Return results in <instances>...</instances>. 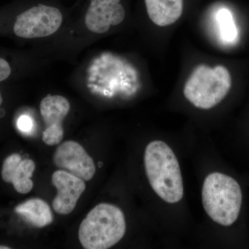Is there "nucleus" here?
<instances>
[{"label": "nucleus", "instance_id": "6", "mask_svg": "<svg viewBox=\"0 0 249 249\" xmlns=\"http://www.w3.org/2000/svg\"><path fill=\"white\" fill-rule=\"evenodd\" d=\"M54 164L84 181H89L94 176L96 167L84 147L73 141L62 142L55 150Z\"/></svg>", "mask_w": 249, "mask_h": 249}, {"label": "nucleus", "instance_id": "7", "mask_svg": "<svg viewBox=\"0 0 249 249\" xmlns=\"http://www.w3.org/2000/svg\"><path fill=\"white\" fill-rule=\"evenodd\" d=\"M40 109L46 125L42 141L51 146L60 143L64 137L62 121L70 111V102L63 96L48 95L41 101Z\"/></svg>", "mask_w": 249, "mask_h": 249}, {"label": "nucleus", "instance_id": "5", "mask_svg": "<svg viewBox=\"0 0 249 249\" xmlns=\"http://www.w3.org/2000/svg\"><path fill=\"white\" fill-rule=\"evenodd\" d=\"M62 22L60 10L39 5L18 16L14 32L18 37L33 39L47 37L58 30Z\"/></svg>", "mask_w": 249, "mask_h": 249}, {"label": "nucleus", "instance_id": "10", "mask_svg": "<svg viewBox=\"0 0 249 249\" xmlns=\"http://www.w3.org/2000/svg\"><path fill=\"white\" fill-rule=\"evenodd\" d=\"M35 169L34 160L29 159L22 160L19 154H13L4 160L1 177L5 182L13 183L18 193L27 194L34 187L31 178Z\"/></svg>", "mask_w": 249, "mask_h": 249}, {"label": "nucleus", "instance_id": "2", "mask_svg": "<svg viewBox=\"0 0 249 249\" xmlns=\"http://www.w3.org/2000/svg\"><path fill=\"white\" fill-rule=\"evenodd\" d=\"M125 231L123 211L114 205L101 203L83 219L78 230V238L84 249H107L116 245Z\"/></svg>", "mask_w": 249, "mask_h": 249}, {"label": "nucleus", "instance_id": "9", "mask_svg": "<svg viewBox=\"0 0 249 249\" xmlns=\"http://www.w3.org/2000/svg\"><path fill=\"white\" fill-rule=\"evenodd\" d=\"M121 0H92L85 16V24L91 32L105 34L111 26L124 21L125 12Z\"/></svg>", "mask_w": 249, "mask_h": 249}, {"label": "nucleus", "instance_id": "3", "mask_svg": "<svg viewBox=\"0 0 249 249\" xmlns=\"http://www.w3.org/2000/svg\"><path fill=\"white\" fill-rule=\"evenodd\" d=\"M205 211L214 222L229 227L236 222L242 203L240 186L235 179L221 173L210 174L202 188Z\"/></svg>", "mask_w": 249, "mask_h": 249}, {"label": "nucleus", "instance_id": "15", "mask_svg": "<svg viewBox=\"0 0 249 249\" xmlns=\"http://www.w3.org/2000/svg\"><path fill=\"white\" fill-rule=\"evenodd\" d=\"M11 72L9 64L4 59L0 58V82L6 80L11 74Z\"/></svg>", "mask_w": 249, "mask_h": 249}, {"label": "nucleus", "instance_id": "14", "mask_svg": "<svg viewBox=\"0 0 249 249\" xmlns=\"http://www.w3.org/2000/svg\"><path fill=\"white\" fill-rule=\"evenodd\" d=\"M18 127L24 133H28L32 130L34 127L32 119L29 116L23 115L18 121Z\"/></svg>", "mask_w": 249, "mask_h": 249}, {"label": "nucleus", "instance_id": "16", "mask_svg": "<svg viewBox=\"0 0 249 249\" xmlns=\"http://www.w3.org/2000/svg\"><path fill=\"white\" fill-rule=\"evenodd\" d=\"M10 247H6V246H0V249H9Z\"/></svg>", "mask_w": 249, "mask_h": 249}, {"label": "nucleus", "instance_id": "12", "mask_svg": "<svg viewBox=\"0 0 249 249\" xmlns=\"http://www.w3.org/2000/svg\"><path fill=\"white\" fill-rule=\"evenodd\" d=\"M16 213L29 224L36 228H43L52 224L53 215L49 204L41 199H31L16 206Z\"/></svg>", "mask_w": 249, "mask_h": 249}, {"label": "nucleus", "instance_id": "11", "mask_svg": "<svg viewBox=\"0 0 249 249\" xmlns=\"http://www.w3.org/2000/svg\"><path fill=\"white\" fill-rule=\"evenodd\" d=\"M147 14L159 27H166L178 21L183 13V0H145Z\"/></svg>", "mask_w": 249, "mask_h": 249}, {"label": "nucleus", "instance_id": "17", "mask_svg": "<svg viewBox=\"0 0 249 249\" xmlns=\"http://www.w3.org/2000/svg\"><path fill=\"white\" fill-rule=\"evenodd\" d=\"M3 99L2 97H1V93H0V106H1V103H2Z\"/></svg>", "mask_w": 249, "mask_h": 249}, {"label": "nucleus", "instance_id": "13", "mask_svg": "<svg viewBox=\"0 0 249 249\" xmlns=\"http://www.w3.org/2000/svg\"><path fill=\"white\" fill-rule=\"evenodd\" d=\"M217 20L222 40L226 42H233L237 37V31L230 11L221 9L217 13Z\"/></svg>", "mask_w": 249, "mask_h": 249}, {"label": "nucleus", "instance_id": "8", "mask_svg": "<svg viewBox=\"0 0 249 249\" xmlns=\"http://www.w3.org/2000/svg\"><path fill=\"white\" fill-rule=\"evenodd\" d=\"M52 181L58 191L52 204L54 211L64 215L71 213L86 188L84 180L59 170L53 174Z\"/></svg>", "mask_w": 249, "mask_h": 249}, {"label": "nucleus", "instance_id": "4", "mask_svg": "<svg viewBox=\"0 0 249 249\" xmlns=\"http://www.w3.org/2000/svg\"><path fill=\"white\" fill-rule=\"evenodd\" d=\"M231 84V76L225 67L217 65L211 68L201 65L187 80L183 93L196 107L209 109L227 96Z\"/></svg>", "mask_w": 249, "mask_h": 249}, {"label": "nucleus", "instance_id": "1", "mask_svg": "<svg viewBox=\"0 0 249 249\" xmlns=\"http://www.w3.org/2000/svg\"><path fill=\"white\" fill-rule=\"evenodd\" d=\"M144 163L149 183L157 196L169 204L182 199L181 168L168 144L162 141L150 142L145 148Z\"/></svg>", "mask_w": 249, "mask_h": 249}]
</instances>
